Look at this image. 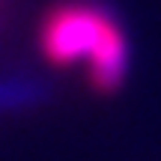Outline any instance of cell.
I'll return each mask as SVG.
<instances>
[{
	"mask_svg": "<svg viewBox=\"0 0 161 161\" xmlns=\"http://www.w3.org/2000/svg\"><path fill=\"white\" fill-rule=\"evenodd\" d=\"M42 48L51 63H80L98 90H114L125 72V36L119 24L92 3H63L48 12Z\"/></svg>",
	"mask_w": 161,
	"mask_h": 161,
	"instance_id": "obj_1",
	"label": "cell"
}]
</instances>
